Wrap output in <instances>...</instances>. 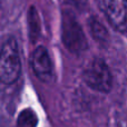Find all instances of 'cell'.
<instances>
[{"instance_id": "obj_1", "label": "cell", "mask_w": 127, "mask_h": 127, "mask_svg": "<svg viewBox=\"0 0 127 127\" xmlns=\"http://www.w3.org/2000/svg\"><path fill=\"white\" fill-rule=\"evenodd\" d=\"M21 62L17 41L13 37H8L2 44L0 56V79L3 84H13L20 76Z\"/></svg>"}, {"instance_id": "obj_2", "label": "cell", "mask_w": 127, "mask_h": 127, "mask_svg": "<svg viewBox=\"0 0 127 127\" xmlns=\"http://www.w3.org/2000/svg\"><path fill=\"white\" fill-rule=\"evenodd\" d=\"M83 79L90 88L101 93H108L113 86V76L105 60L95 58L83 74Z\"/></svg>"}, {"instance_id": "obj_3", "label": "cell", "mask_w": 127, "mask_h": 127, "mask_svg": "<svg viewBox=\"0 0 127 127\" xmlns=\"http://www.w3.org/2000/svg\"><path fill=\"white\" fill-rule=\"evenodd\" d=\"M109 25L119 32L127 31V0H97Z\"/></svg>"}, {"instance_id": "obj_4", "label": "cell", "mask_w": 127, "mask_h": 127, "mask_svg": "<svg viewBox=\"0 0 127 127\" xmlns=\"http://www.w3.org/2000/svg\"><path fill=\"white\" fill-rule=\"evenodd\" d=\"M31 67L35 75L44 83H49L54 79V69L49 54L44 46H39L32 51Z\"/></svg>"}, {"instance_id": "obj_5", "label": "cell", "mask_w": 127, "mask_h": 127, "mask_svg": "<svg viewBox=\"0 0 127 127\" xmlns=\"http://www.w3.org/2000/svg\"><path fill=\"white\" fill-rule=\"evenodd\" d=\"M64 42L71 51H81L86 48V39L83 30L74 18H66L64 21Z\"/></svg>"}, {"instance_id": "obj_6", "label": "cell", "mask_w": 127, "mask_h": 127, "mask_svg": "<svg viewBox=\"0 0 127 127\" xmlns=\"http://www.w3.org/2000/svg\"><path fill=\"white\" fill-rule=\"evenodd\" d=\"M38 117L31 108H25L19 113L17 118V127H37Z\"/></svg>"}, {"instance_id": "obj_7", "label": "cell", "mask_w": 127, "mask_h": 127, "mask_svg": "<svg viewBox=\"0 0 127 127\" xmlns=\"http://www.w3.org/2000/svg\"><path fill=\"white\" fill-rule=\"evenodd\" d=\"M90 30H92V35L94 37V39L97 42H99L100 45H106L108 41V31L106 30V28L100 24L99 21H97L95 18H92L89 21Z\"/></svg>"}, {"instance_id": "obj_8", "label": "cell", "mask_w": 127, "mask_h": 127, "mask_svg": "<svg viewBox=\"0 0 127 127\" xmlns=\"http://www.w3.org/2000/svg\"><path fill=\"white\" fill-rule=\"evenodd\" d=\"M70 2H74V3H76L79 6L81 2H85V0H70Z\"/></svg>"}]
</instances>
